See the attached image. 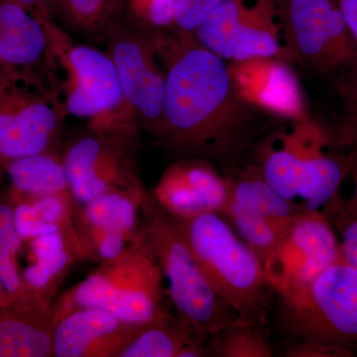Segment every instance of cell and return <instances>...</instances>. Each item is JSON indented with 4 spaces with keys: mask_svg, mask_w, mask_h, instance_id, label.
Returning a JSON list of instances; mask_svg holds the SVG:
<instances>
[{
    "mask_svg": "<svg viewBox=\"0 0 357 357\" xmlns=\"http://www.w3.org/2000/svg\"><path fill=\"white\" fill-rule=\"evenodd\" d=\"M166 74L158 140L178 158L229 163L250 147L271 112L248 102L230 64L180 30L150 32Z\"/></svg>",
    "mask_w": 357,
    "mask_h": 357,
    "instance_id": "obj_1",
    "label": "cell"
},
{
    "mask_svg": "<svg viewBox=\"0 0 357 357\" xmlns=\"http://www.w3.org/2000/svg\"><path fill=\"white\" fill-rule=\"evenodd\" d=\"M47 44V86L66 116L86 119L96 130L139 141L128 114L114 62L105 51L79 43L54 20H42Z\"/></svg>",
    "mask_w": 357,
    "mask_h": 357,
    "instance_id": "obj_2",
    "label": "cell"
},
{
    "mask_svg": "<svg viewBox=\"0 0 357 357\" xmlns=\"http://www.w3.org/2000/svg\"><path fill=\"white\" fill-rule=\"evenodd\" d=\"M140 231L156 257L167 296L181 326L199 342L237 319L213 288L188 245L177 220L165 213L148 194L141 208Z\"/></svg>",
    "mask_w": 357,
    "mask_h": 357,
    "instance_id": "obj_3",
    "label": "cell"
},
{
    "mask_svg": "<svg viewBox=\"0 0 357 357\" xmlns=\"http://www.w3.org/2000/svg\"><path fill=\"white\" fill-rule=\"evenodd\" d=\"M164 277L139 232L116 257L98 263L84 280L54 304L55 319L81 307L100 310L129 323L145 324L168 316Z\"/></svg>",
    "mask_w": 357,
    "mask_h": 357,
    "instance_id": "obj_4",
    "label": "cell"
},
{
    "mask_svg": "<svg viewBox=\"0 0 357 357\" xmlns=\"http://www.w3.org/2000/svg\"><path fill=\"white\" fill-rule=\"evenodd\" d=\"M290 132L272 136L259 148L256 164L268 184L302 211L332 206L352 169L351 158L326 153L328 136L311 117L293 121Z\"/></svg>",
    "mask_w": 357,
    "mask_h": 357,
    "instance_id": "obj_5",
    "label": "cell"
},
{
    "mask_svg": "<svg viewBox=\"0 0 357 357\" xmlns=\"http://www.w3.org/2000/svg\"><path fill=\"white\" fill-rule=\"evenodd\" d=\"M176 220L204 275L230 311L236 318L262 325L272 291L262 260L220 213Z\"/></svg>",
    "mask_w": 357,
    "mask_h": 357,
    "instance_id": "obj_6",
    "label": "cell"
},
{
    "mask_svg": "<svg viewBox=\"0 0 357 357\" xmlns=\"http://www.w3.org/2000/svg\"><path fill=\"white\" fill-rule=\"evenodd\" d=\"M281 316L297 342L351 351L357 342V270L342 259L333 263L302 293L283 301Z\"/></svg>",
    "mask_w": 357,
    "mask_h": 357,
    "instance_id": "obj_7",
    "label": "cell"
},
{
    "mask_svg": "<svg viewBox=\"0 0 357 357\" xmlns=\"http://www.w3.org/2000/svg\"><path fill=\"white\" fill-rule=\"evenodd\" d=\"M139 141L86 126L61 147L70 191L77 206L115 190L145 189L138 165Z\"/></svg>",
    "mask_w": 357,
    "mask_h": 357,
    "instance_id": "obj_8",
    "label": "cell"
},
{
    "mask_svg": "<svg viewBox=\"0 0 357 357\" xmlns=\"http://www.w3.org/2000/svg\"><path fill=\"white\" fill-rule=\"evenodd\" d=\"M289 58L319 74L357 65V45L335 0H278Z\"/></svg>",
    "mask_w": 357,
    "mask_h": 357,
    "instance_id": "obj_9",
    "label": "cell"
},
{
    "mask_svg": "<svg viewBox=\"0 0 357 357\" xmlns=\"http://www.w3.org/2000/svg\"><path fill=\"white\" fill-rule=\"evenodd\" d=\"M66 115L48 86L6 74L0 81V166L59 147Z\"/></svg>",
    "mask_w": 357,
    "mask_h": 357,
    "instance_id": "obj_10",
    "label": "cell"
},
{
    "mask_svg": "<svg viewBox=\"0 0 357 357\" xmlns=\"http://www.w3.org/2000/svg\"><path fill=\"white\" fill-rule=\"evenodd\" d=\"M128 114L140 131L158 139L163 121L166 74L151 33L122 20L105 37Z\"/></svg>",
    "mask_w": 357,
    "mask_h": 357,
    "instance_id": "obj_11",
    "label": "cell"
},
{
    "mask_svg": "<svg viewBox=\"0 0 357 357\" xmlns=\"http://www.w3.org/2000/svg\"><path fill=\"white\" fill-rule=\"evenodd\" d=\"M342 259L340 239L325 213L303 211L294 218L263 265L272 291L287 301Z\"/></svg>",
    "mask_w": 357,
    "mask_h": 357,
    "instance_id": "obj_12",
    "label": "cell"
},
{
    "mask_svg": "<svg viewBox=\"0 0 357 357\" xmlns=\"http://www.w3.org/2000/svg\"><path fill=\"white\" fill-rule=\"evenodd\" d=\"M149 192L115 190L77 206L75 213L86 259L98 263L123 252L139 232L142 204Z\"/></svg>",
    "mask_w": 357,
    "mask_h": 357,
    "instance_id": "obj_13",
    "label": "cell"
},
{
    "mask_svg": "<svg viewBox=\"0 0 357 357\" xmlns=\"http://www.w3.org/2000/svg\"><path fill=\"white\" fill-rule=\"evenodd\" d=\"M151 195L178 220L206 213L222 215L229 201V180L208 160L181 158L167 167Z\"/></svg>",
    "mask_w": 357,
    "mask_h": 357,
    "instance_id": "obj_14",
    "label": "cell"
},
{
    "mask_svg": "<svg viewBox=\"0 0 357 357\" xmlns=\"http://www.w3.org/2000/svg\"><path fill=\"white\" fill-rule=\"evenodd\" d=\"M141 324L81 307L56 319L53 357H119Z\"/></svg>",
    "mask_w": 357,
    "mask_h": 357,
    "instance_id": "obj_15",
    "label": "cell"
},
{
    "mask_svg": "<svg viewBox=\"0 0 357 357\" xmlns=\"http://www.w3.org/2000/svg\"><path fill=\"white\" fill-rule=\"evenodd\" d=\"M239 91L253 105L278 119H307L297 79L282 60H252L230 63Z\"/></svg>",
    "mask_w": 357,
    "mask_h": 357,
    "instance_id": "obj_16",
    "label": "cell"
},
{
    "mask_svg": "<svg viewBox=\"0 0 357 357\" xmlns=\"http://www.w3.org/2000/svg\"><path fill=\"white\" fill-rule=\"evenodd\" d=\"M55 310L38 295L0 306V357H53Z\"/></svg>",
    "mask_w": 357,
    "mask_h": 357,
    "instance_id": "obj_17",
    "label": "cell"
},
{
    "mask_svg": "<svg viewBox=\"0 0 357 357\" xmlns=\"http://www.w3.org/2000/svg\"><path fill=\"white\" fill-rule=\"evenodd\" d=\"M47 37L39 18L13 0H0V66L6 74L47 84Z\"/></svg>",
    "mask_w": 357,
    "mask_h": 357,
    "instance_id": "obj_18",
    "label": "cell"
},
{
    "mask_svg": "<svg viewBox=\"0 0 357 357\" xmlns=\"http://www.w3.org/2000/svg\"><path fill=\"white\" fill-rule=\"evenodd\" d=\"M278 18V0H255L252 4H248L230 63L289 60L287 51L279 37V25L276 22Z\"/></svg>",
    "mask_w": 357,
    "mask_h": 357,
    "instance_id": "obj_19",
    "label": "cell"
},
{
    "mask_svg": "<svg viewBox=\"0 0 357 357\" xmlns=\"http://www.w3.org/2000/svg\"><path fill=\"white\" fill-rule=\"evenodd\" d=\"M9 192L13 201L14 225L23 241L76 229L74 218L77 204L72 195L28 197L10 189Z\"/></svg>",
    "mask_w": 357,
    "mask_h": 357,
    "instance_id": "obj_20",
    "label": "cell"
},
{
    "mask_svg": "<svg viewBox=\"0 0 357 357\" xmlns=\"http://www.w3.org/2000/svg\"><path fill=\"white\" fill-rule=\"evenodd\" d=\"M9 189L28 197L72 195L61 147L14 160L6 168Z\"/></svg>",
    "mask_w": 357,
    "mask_h": 357,
    "instance_id": "obj_21",
    "label": "cell"
},
{
    "mask_svg": "<svg viewBox=\"0 0 357 357\" xmlns=\"http://www.w3.org/2000/svg\"><path fill=\"white\" fill-rule=\"evenodd\" d=\"M126 0H55L53 20L70 35L105 41L123 20Z\"/></svg>",
    "mask_w": 357,
    "mask_h": 357,
    "instance_id": "obj_22",
    "label": "cell"
},
{
    "mask_svg": "<svg viewBox=\"0 0 357 357\" xmlns=\"http://www.w3.org/2000/svg\"><path fill=\"white\" fill-rule=\"evenodd\" d=\"M227 178L229 202L244 210L280 222H291L298 213H303L268 184L256 164L238 169Z\"/></svg>",
    "mask_w": 357,
    "mask_h": 357,
    "instance_id": "obj_23",
    "label": "cell"
},
{
    "mask_svg": "<svg viewBox=\"0 0 357 357\" xmlns=\"http://www.w3.org/2000/svg\"><path fill=\"white\" fill-rule=\"evenodd\" d=\"M202 342L190 335L172 314L141 324L119 357H178L188 345Z\"/></svg>",
    "mask_w": 357,
    "mask_h": 357,
    "instance_id": "obj_24",
    "label": "cell"
},
{
    "mask_svg": "<svg viewBox=\"0 0 357 357\" xmlns=\"http://www.w3.org/2000/svg\"><path fill=\"white\" fill-rule=\"evenodd\" d=\"M248 0H223L192 33L206 50L227 62H232L239 26Z\"/></svg>",
    "mask_w": 357,
    "mask_h": 357,
    "instance_id": "obj_25",
    "label": "cell"
},
{
    "mask_svg": "<svg viewBox=\"0 0 357 357\" xmlns=\"http://www.w3.org/2000/svg\"><path fill=\"white\" fill-rule=\"evenodd\" d=\"M23 241L13 220V202L8 188L0 187V282L15 299L36 295L27 288L21 275L20 256Z\"/></svg>",
    "mask_w": 357,
    "mask_h": 357,
    "instance_id": "obj_26",
    "label": "cell"
},
{
    "mask_svg": "<svg viewBox=\"0 0 357 357\" xmlns=\"http://www.w3.org/2000/svg\"><path fill=\"white\" fill-rule=\"evenodd\" d=\"M222 215L262 262L273 252L294 220L289 222H276L244 210L231 202H229Z\"/></svg>",
    "mask_w": 357,
    "mask_h": 357,
    "instance_id": "obj_27",
    "label": "cell"
},
{
    "mask_svg": "<svg viewBox=\"0 0 357 357\" xmlns=\"http://www.w3.org/2000/svg\"><path fill=\"white\" fill-rule=\"evenodd\" d=\"M262 325L237 318L208 340L211 356L220 357H270L273 349Z\"/></svg>",
    "mask_w": 357,
    "mask_h": 357,
    "instance_id": "obj_28",
    "label": "cell"
},
{
    "mask_svg": "<svg viewBox=\"0 0 357 357\" xmlns=\"http://www.w3.org/2000/svg\"><path fill=\"white\" fill-rule=\"evenodd\" d=\"M81 259H86L81 251L66 249L55 255L31 259L29 266L21 270V275L32 293L52 300L70 268Z\"/></svg>",
    "mask_w": 357,
    "mask_h": 357,
    "instance_id": "obj_29",
    "label": "cell"
},
{
    "mask_svg": "<svg viewBox=\"0 0 357 357\" xmlns=\"http://www.w3.org/2000/svg\"><path fill=\"white\" fill-rule=\"evenodd\" d=\"M177 0H126L123 20L146 32L175 27Z\"/></svg>",
    "mask_w": 357,
    "mask_h": 357,
    "instance_id": "obj_30",
    "label": "cell"
},
{
    "mask_svg": "<svg viewBox=\"0 0 357 357\" xmlns=\"http://www.w3.org/2000/svg\"><path fill=\"white\" fill-rule=\"evenodd\" d=\"M342 74L344 77L340 84V93L344 100V126L340 140L345 146L351 148L349 157L354 165L357 162V65Z\"/></svg>",
    "mask_w": 357,
    "mask_h": 357,
    "instance_id": "obj_31",
    "label": "cell"
},
{
    "mask_svg": "<svg viewBox=\"0 0 357 357\" xmlns=\"http://www.w3.org/2000/svg\"><path fill=\"white\" fill-rule=\"evenodd\" d=\"M223 0H177L175 29L192 33Z\"/></svg>",
    "mask_w": 357,
    "mask_h": 357,
    "instance_id": "obj_32",
    "label": "cell"
},
{
    "mask_svg": "<svg viewBox=\"0 0 357 357\" xmlns=\"http://www.w3.org/2000/svg\"><path fill=\"white\" fill-rule=\"evenodd\" d=\"M338 225L342 260L357 270V215H340Z\"/></svg>",
    "mask_w": 357,
    "mask_h": 357,
    "instance_id": "obj_33",
    "label": "cell"
},
{
    "mask_svg": "<svg viewBox=\"0 0 357 357\" xmlns=\"http://www.w3.org/2000/svg\"><path fill=\"white\" fill-rule=\"evenodd\" d=\"M285 356L288 357H349L354 352L349 349L312 342H297L287 347Z\"/></svg>",
    "mask_w": 357,
    "mask_h": 357,
    "instance_id": "obj_34",
    "label": "cell"
},
{
    "mask_svg": "<svg viewBox=\"0 0 357 357\" xmlns=\"http://www.w3.org/2000/svg\"><path fill=\"white\" fill-rule=\"evenodd\" d=\"M35 17L53 20L55 0H13Z\"/></svg>",
    "mask_w": 357,
    "mask_h": 357,
    "instance_id": "obj_35",
    "label": "cell"
},
{
    "mask_svg": "<svg viewBox=\"0 0 357 357\" xmlns=\"http://www.w3.org/2000/svg\"><path fill=\"white\" fill-rule=\"evenodd\" d=\"M357 45V0H335Z\"/></svg>",
    "mask_w": 357,
    "mask_h": 357,
    "instance_id": "obj_36",
    "label": "cell"
},
{
    "mask_svg": "<svg viewBox=\"0 0 357 357\" xmlns=\"http://www.w3.org/2000/svg\"><path fill=\"white\" fill-rule=\"evenodd\" d=\"M351 171H354V196H352L351 202L347 204L345 210L340 215H357V162L352 167Z\"/></svg>",
    "mask_w": 357,
    "mask_h": 357,
    "instance_id": "obj_37",
    "label": "cell"
},
{
    "mask_svg": "<svg viewBox=\"0 0 357 357\" xmlns=\"http://www.w3.org/2000/svg\"><path fill=\"white\" fill-rule=\"evenodd\" d=\"M13 300H15V298L4 288V286L2 285L1 282H0V306L8 304V303H10L11 301Z\"/></svg>",
    "mask_w": 357,
    "mask_h": 357,
    "instance_id": "obj_38",
    "label": "cell"
},
{
    "mask_svg": "<svg viewBox=\"0 0 357 357\" xmlns=\"http://www.w3.org/2000/svg\"><path fill=\"white\" fill-rule=\"evenodd\" d=\"M6 173L4 171V169L0 166V185H1L2 181H3L4 177H6Z\"/></svg>",
    "mask_w": 357,
    "mask_h": 357,
    "instance_id": "obj_39",
    "label": "cell"
},
{
    "mask_svg": "<svg viewBox=\"0 0 357 357\" xmlns=\"http://www.w3.org/2000/svg\"><path fill=\"white\" fill-rule=\"evenodd\" d=\"M6 76V72H4V70L2 69L1 66H0V81H1L2 77Z\"/></svg>",
    "mask_w": 357,
    "mask_h": 357,
    "instance_id": "obj_40",
    "label": "cell"
}]
</instances>
